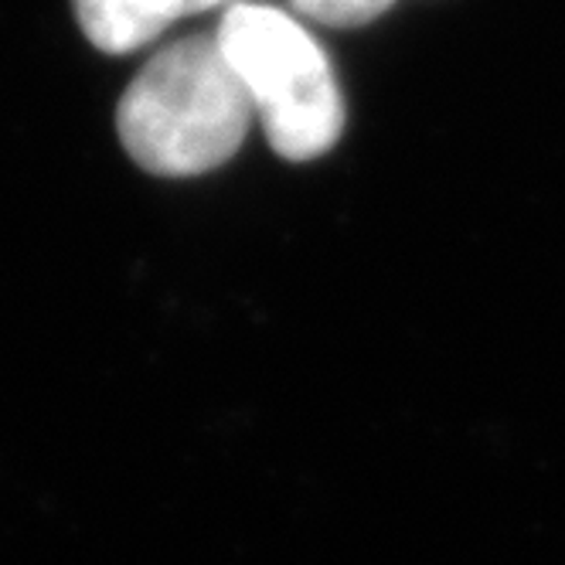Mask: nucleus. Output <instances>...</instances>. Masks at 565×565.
Here are the masks:
<instances>
[{
  "label": "nucleus",
  "instance_id": "nucleus-2",
  "mask_svg": "<svg viewBox=\"0 0 565 565\" xmlns=\"http://www.w3.org/2000/svg\"><path fill=\"white\" fill-rule=\"evenodd\" d=\"M215 38L282 160L303 164L338 143L344 130L338 75L328 52L294 14L235 4L222 14Z\"/></svg>",
  "mask_w": 565,
  "mask_h": 565
},
{
  "label": "nucleus",
  "instance_id": "nucleus-4",
  "mask_svg": "<svg viewBox=\"0 0 565 565\" xmlns=\"http://www.w3.org/2000/svg\"><path fill=\"white\" fill-rule=\"evenodd\" d=\"M294 11L328 24V28H361L372 24L375 18H382L395 0H290Z\"/></svg>",
  "mask_w": 565,
  "mask_h": 565
},
{
  "label": "nucleus",
  "instance_id": "nucleus-3",
  "mask_svg": "<svg viewBox=\"0 0 565 565\" xmlns=\"http://www.w3.org/2000/svg\"><path fill=\"white\" fill-rule=\"evenodd\" d=\"M72 8L78 28L106 55H130L171 28L153 0H72Z\"/></svg>",
  "mask_w": 565,
  "mask_h": 565
},
{
  "label": "nucleus",
  "instance_id": "nucleus-5",
  "mask_svg": "<svg viewBox=\"0 0 565 565\" xmlns=\"http://www.w3.org/2000/svg\"><path fill=\"white\" fill-rule=\"evenodd\" d=\"M153 4L168 14V21H181L184 14H198V11H209L215 4H225V0H153Z\"/></svg>",
  "mask_w": 565,
  "mask_h": 565
},
{
  "label": "nucleus",
  "instance_id": "nucleus-1",
  "mask_svg": "<svg viewBox=\"0 0 565 565\" xmlns=\"http://www.w3.org/2000/svg\"><path fill=\"white\" fill-rule=\"evenodd\" d=\"M253 99L218 38H181L157 52L119 99L116 130L150 174L198 178L222 168L246 143Z\"/></svg>",
  "mask_w": 565,
  "mask_h": 565
}]
</instances>
